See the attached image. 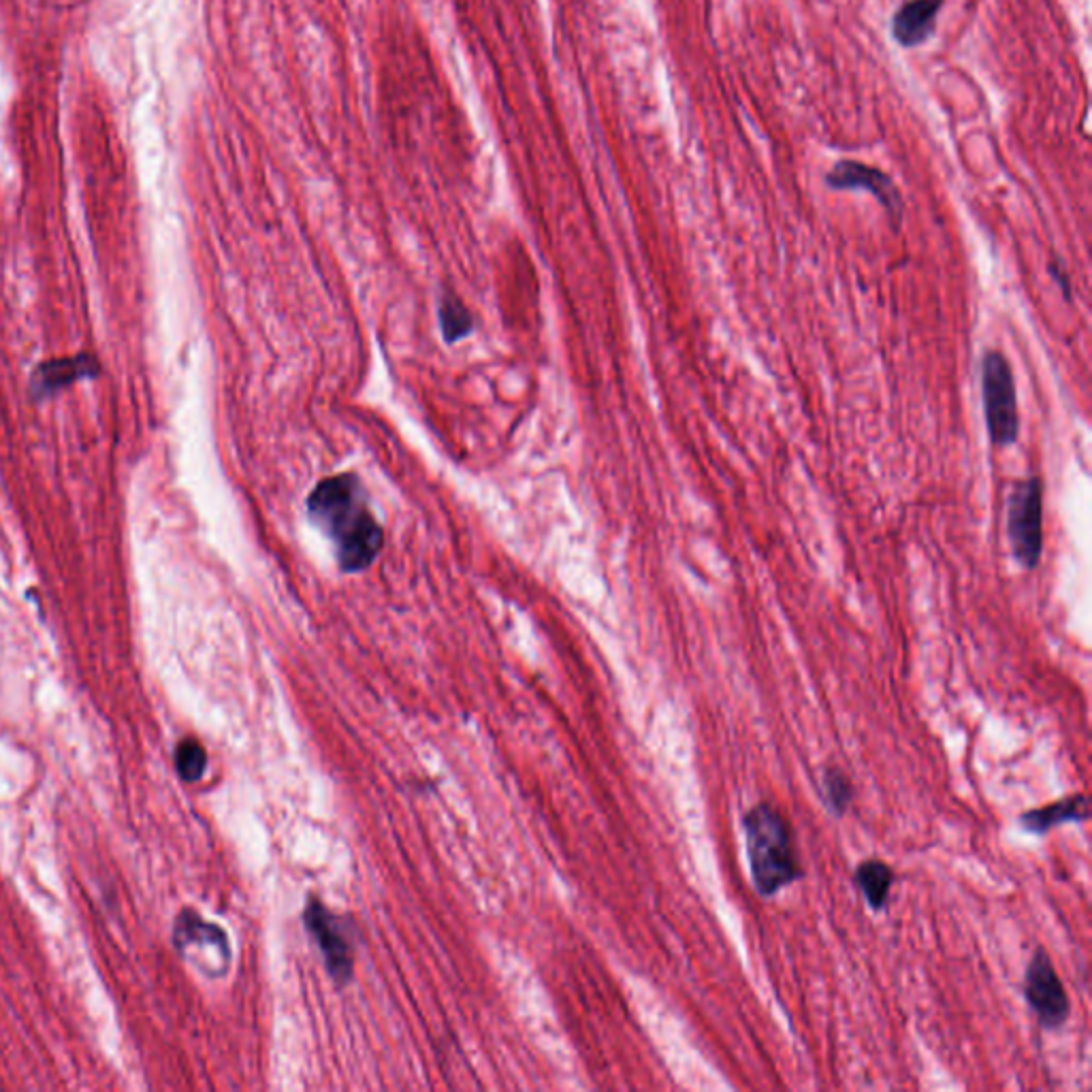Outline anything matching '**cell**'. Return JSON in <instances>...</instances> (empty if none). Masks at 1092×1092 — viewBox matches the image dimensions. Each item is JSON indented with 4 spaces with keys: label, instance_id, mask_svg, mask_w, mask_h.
<instances>
[{
    "label": "cell",
    "instance_id": "obj_11",
    "mask_svg": "<svg viewBox=\"0 0 1092 1092\" xmlns=\"http://www.w3.org/2000/svg\"><path fill=\"white\" fill-rule=\"evenodd\" d=\"M174 937H176L177 948L181 951L199 944V946H212L216 950L222 951L224 956H229L227 935L218 926L201 919L195 912H184L181 916L177 917Z\"/></svg>",
    "mask_w": 1092,
    "mask_h": 1092
},
{
    "label": "cell",
    "instance_id": "obj_7",
    "mask_svg": "<svg viewBox=\"0 0 1092 1092\" xmlns=\"http://www.w3.org/2000/svg\"><path fill=\"white\" fill-rule=\"evenodd\" d=\"M826 184L835 190H867L880 201L885 212L896 222L903 216L901 192L896 190L892 177L885 176L875 167L862 165L858 161H841L830 169V174L826 176Z\"/></svg>",
    "mask_w": 1092,
    "mask_h": 1092
},
{
    "label": "cell",
    "instance_id": "obj_10",
    "mask_svg": "<svg viewBox=\"0 0 1092 1092\" xmlns=\"http://www.w3.org/2000/svg\"><path fill=\"white\" fill-rule=\"evenodd\" d=\"M894 880L896 878L892 867L881 860H867L853 873V883L858 885V890L862 892L864 901L873 912L885 909Z\"/></svg>",
    "mask_w": 1092,
    "mask_h": 1092
},
{
    "label": "cell",
    "instance_id": "obj_3",
    "mask_svg": "<svg viewBox=\"0 0 1092 1092\" xmlns=\"http://www.w3.org/2000/svg\"><path fill=\"white\" fill-rule=\"evenodd\" d=\"M982 397L988 435L994 446H1012L1021 433L1018 393L1010 361L999 351H988L982 361Z\"/></svg>",
    "mask_w": 1092,
    "mask_h": 1092
},
{
    "label": "cell",
    "instance_id": "obj_5",
    "mask_svg": "<svg viewBox=\"0 0 1092 1092\" xmlns=\"http://www.w3.org/2000/svg\"><path fill=\"white\" fill-rule=\"evenodd\" d=\"M1024 996L1030 1010L1035 1012L1039 1026L1048 1030L1060 1028L1071 1014L1069 996L1065 992L1048 951L1044 948H1037L1028 962L1024 978Z\"/></svg>",
    "mask_w": 1092,
    "mask_h": 1092
},
{
    "label": "cell",
    "instance_id": "obj_6",
    "mask_svg": "<svg viewBox=\"0 0 1092 1092\" xmlns=\"http://www.w3.org/2000/svg\"><path fill=\"white\" fill-rule=\"evenodd\" d=\"M304 922L308 933L317 941L318 950L324 958L331 978L338 984H349L354 969L353 946L349 944V937L338 924L335 916L318 898H310Z\"/></svg>",
    "mask_w": 1092,
    "mask_h": 1092
},
{
    "label": "cell",
    "instance_id": "obj_13",
    "mask_svg": "<svg viewBox=\"0 0 1092 1092\" xmlns=\"http://www.w3.org/2000/svg\"><path fill=\"white\" fill-rule=\"evenodd\" d=\"M177 775L186 783H197L208 769L206 747L197 739H184L176 749Z\"/></svg>",
    "mask_w": 1092,
    "mask_h": 1092
},
{
    "label": "cell",
    "instance_id": "obj_8",
    "mask_svg": "<svg viewBox=\"0 0 1092 1092\" xmlns=\"http://www.w3.org/2000/svg\"><path fill=\"white\" fill-rule=\"evenodd\" d=\"M944 0H909L905 2L892 20V35L905 45L916 47L928 41L937 26V13Z\"/></svg>",
    "mask_w": 1092,
    "mask_h": 1092
},
{
    "label": "cell",
    "instance_id": "obj_1",
    "mask_svg": "<svg viewBox=\"0 0 1092 1092\" xmlns=\"http://www.w3.org/2000/svg\"><path fill=\"white\" fill-rule=\"evenodd\" d=\"M308 512L333 540L342 570L361 572L380 553L383 529L376 523L354 474H338L318 483L308 497Z\"/></svg>",
    "mask_w": 1092,
    "mask_h": 1092
},
{
    "label": "cell",
    "instance_id": "obj_2",
    "mask_svg": "<svg viewBox=\"0 0 1092 1092\" xmlns=\"http://www.w3.org/2000/svg\"><path fill=\"white\" fill-rule=\"evenodd\" d=\"M751 880L760 896H775L783 887L803 878L790 821L769 805L760 803L742 817Z\"/></svg>",
    "mask_w": 1092,
    "mask_h": 1092
},
{
    "label": "cell",
    "instance_id": "obj_4",
    "mask_svg": "<svg viewBox=\"0 0 1092 1092\" xmlns=\"http://www.w3.org/2000/svg\"><path fill=\"white\" fill-rule=\"evenodd\" d=\"M1007 536L1018 564L1037 567L1044 551V485L1037 476L1021 481L1010 495Z\"/></svg>",
    "mask_w": 1092,
    "mask_h": 1092
},
{
    "label": "cell",
    "instance_id": "obj_9",
    "mask_svg": "<svg viewBox=\"0 0 1092 1092\" xmlns=\"http://www.w3.org/2000/svg\"><path fill=\"white\" fill-rule=\"evenodd\" d=\"M1087 819H1089V805H1087V796L1082 794L1062 798L1048 807L1026 810L1021 815L1022 828H1026L1033 835H1046L1062 824L1087 821Z\"/></svg>",
    "mask_w": 1092,
    "mask_h": 1092
},
{
    "label": "cell",
    "instance_id": "obj_12",
    "mask_svg": "<svg viewBox=\"0 0 1092 1092\" xmlns=\"http://www.w3.org/2000/svg\"><path fill=\"white\" fill-rule=\"evenodd\" d=\"M821 796H824V803L832 815H837V817L846 815V810L851 805V798H853V790H851V781L847 779L841 769L824 771Z\"/></svg>",
    "mask_w": 1092,
    "mask_h": 1092
},
{
    "label": "cell",
    "instance_id": "obj_14",
    "mask_svg": "<svg viewBox=\"0 0 1092 1092\" xmlns=\"http://www.w3.org/2000/svg\"><path fill=\"white\" fill-rule=\"evenodd\" d=\"M440 317H442V329H444L449 342H457L461 338H465L467 331L472 329L467 312L459 306L457 301H444L440 308Z\"/></svg>",
    "mask_w": 1092,
    "mask_h": 1092
}]
</instances>
